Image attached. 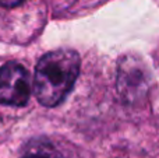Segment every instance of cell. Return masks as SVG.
Listing matches in <instances>:
<instances>
[{
	"label": "cell",
	"mask_w": 159,
	"mask_h": 158,
	"mask_svg": "<svg viewBox=\"0 0 159 158\" xmlns=\"http://www.w3.org/2000/svg\"><path fill=\"white\" fill-rule=\"evenodd\" d=\"M80 64V55L71 49H57L42 56L34 78V91L39 104L53 108L63 102L77 81Z\"/></svg>",
	"instance_id": "obj_1"
},
{
	"label": "cell",
	"mask_w": 159,
	"mask_h": 158,
	"mask_svg": "<svg viewBox=\"0 0 159 158\" xmlns=\"http://www.w3.org/2000/svg\"><path fill=\"white\" fill-rule=\"evenodd\" d=\"M31 97L30 74L22 64L10 62L0 67V104L24 106Z\"/></svg>",
	"instance_id": "obj_2"
},
{
	"label": "cell",
	"mask_w": 159,
	"mask_h": 158,
	"mask_svg": "<svg viewBox=\"0 0 159 158\" xmlns=\"http://www.w3.org/2000/svg\"><path fill=\"white\" fill-rule=\"evenodd\" d=\"M147 78L145 70L137 60L131 58H124L119 63L117 70V91L123 100L133 102L147 92Z\"/></svg>",
	"instance_id": "obj_3"
},
{
	"label": "cell",
	"mask_w": 159,
	"mask_h": 158,
	"mask_svg": "<svg viewBox=\"0 0 159 158\" xmlns=\"http://www.w3.org/2000/svg\"><path fill=\"white\" fill-rule=\"evenodd\" d=\"M21 158H61V154L49 140L36 137L25 144Z\"/></svg>",
	"instance_id": "obj_4"
},
{
	"label": "cell",
	"mask_w": 159,
	"mask_h": 158,
	"mask_svg": "<svg viewBox=\"0 0 159 158\" xmlns=\"http://www.w3.org/2000/svg\"><path fill=\"white\" fill-rule=\"evenodd\" d=\"M22 2H25V0H0V6L2 7L11 8V7H16V6L21 4Z\"/></svg>",
	"instance_id": "obj_5"
}]
</instances>
